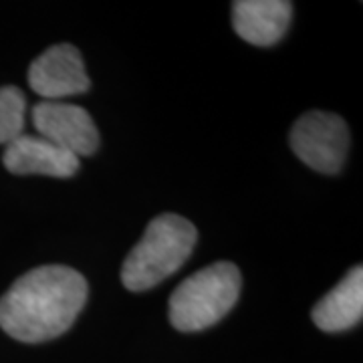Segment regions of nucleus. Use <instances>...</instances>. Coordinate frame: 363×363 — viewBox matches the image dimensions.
<instances>
[{
  "instance_id": "nucleus-1",
  "label": "nucleus",
  "mask_w": 363,
  "mask_h": 363,
  "mask_svg": "<svg viewBox=\"0 0 363 363\" xmlns=\"http://www.w3.org/2000/svg\"><path fill=\"white\" fill-rule=\"evenodd\" d=\"M87 301V283L71 267L33 269L0 298V327L23 343H40L63 335Z\"/></svg>"
},
{
  "instance_id": "nucleus-2",
  "label": "nucleus",
  "mask_w": 363,
  "mask_h": 363,
  "mask_svg": "<svg viewBox=\"0 0 363 363\" xmlns=\"http://www.w3.org/2000/svg\"><path fill=\"white\" fill-rule=\"evenodd\" d=\"M194 224L178 214H160L147 224L142 240L121 267V281L130 291H147L180 269L196 247Z\"/></svg>"
},
{
  "instance_id": "nucleus-3",
  "label": "nucleus",
  "mask_w": 363,
  "mask_h": 363,
  "mask_svg": "<svg viewBox=\"0 0 363 363\" xmlns=\"http://www.w3.org/2000/svg\"><path fill=\"white\" fill-rule=\"evenodd\" d=\"M240 271L233 262H214L176 286L169 297V321L184 331H202L220 321L240 295Z\"/></svg>"
},
{
  "instance_id": "nucleus-4",
  "label": "nucleus",
  "mask_w": 363,
  "mask_h": 363,
  "mask_svg": "<svg viewBox=\"0 0 363 363\" xmlns=\"http://www.w3.org/2000/svg\"><path fill=\"white\" fill-rule=\"evenodd\" d=\"M289 140L303 164L323 174H337L350 150L345 121L327 111H309L298 117Z\"/></svg>"
},
{
  "instance_id": "nucleus-5",
  "label": "nucleus",
  "mask_w": 363,
  "mask_h": 363,
  "mask_svg": "<svg viewBox=\"0 0 363 363\" xmlns=\"http://www.w3.org/2000/svg\"><path fill=\"white\" fill-rule=\"evenodd\" d=\"M33 125L37 135L77 157L91 156L99 147L97 128L89 113L79 105L40 101L33 107Z\"/></svg>"
},
{
  "instance_id": "nucleus-6",
  "label": "nucleus",
  "mask_w": 363,
  "mask_h": 363,
  "mask_svg": "<svg viewBox=\"0 0 363 363\" xmlns=\"http://www.w3.org/2000/svg\"><path fill=\"white\" fill-rule=\"evenodd\" d=\"M28 85L43 101H63L89 89V77L81 52L73 45H55L33 61Z\"/></svg>"
},
{
  "instance_id": "nucleus-7",
  "label": "nucleus",
  "mask_w": 363,
  "mask_h": 363,
  "mask_svg": "<svg viewBox=\"0 0 363 363\" xmlns=\"http://www.w3.org/2000/svg\"><path fill=\"white\" fill-rule=\"evenodd\" d=\"M2 162L11 174L69 178L77 174L79 157L40 135H18L4 147Z\"/></svg>"
},
{
  "instance_id": "nucleus-8",
  "label": "nucleus",
  "mask_w": 363,
  "mask_h": 363,
  "mask_svg": "<svg viewBox=\"0 0 363 363\" xmlns=\"http://www.w3.org/2000/svg\"><path fill=\"white\" fill-rule=\"evenodd\" d=\"M293 4L285 0H238L233 4L236 35L257 47H271L285 37Z\"/></svg>"
},
{
  "instance_id": "nucleus-9",
  "label": "nucleus",
  "mask_w": 363,
  "mask_h": 363,
  "mask_svg": "<svg viewBox=\"0 0 363 363\" xmlns=\"http://www.w3.org/2000/svg\"><path fill=\"white\" fill-rule=\"evenodd\" d=\"M363 269L353 267L313 309V323L321 331L339 333L362 321Z\"/></svg>"
},
{
  "instance_id": "nucleus-10",
  "label": "nucleus",
  "mask_w": 363,
  "mask_h": 363,
  "mask_svg": "<svg viewBox=\"0 0 363 363\" xmlns=\"http://www.w3.org/2000/svg\"><path fill=\"white\" fill-rule=\"evenodd\" d=\"M26 99L16 87H0V143L9 145L23 135L25 130Z\"/></svg>"
}]
</instances>
